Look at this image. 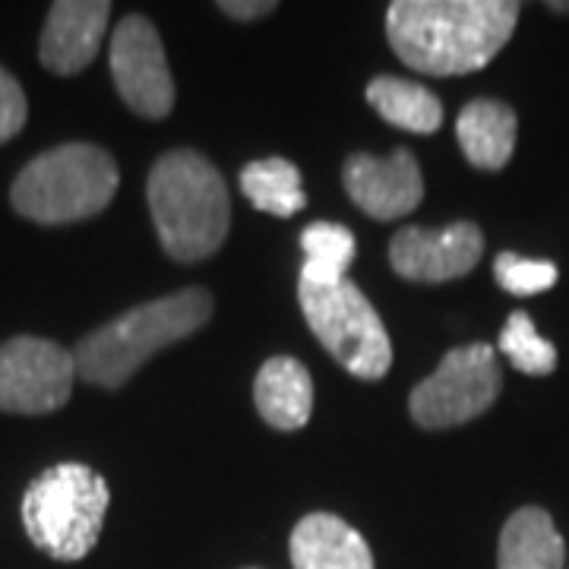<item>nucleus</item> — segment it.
<instances>
[{
	"mask_svg": "<svg viewBox=\"0 0 569 569\" xmlns=\"http://www.w3.org/2000/svg\"><path fill=\"white\" fill-rule=\"evenodd\" d=\"M307 326L320 346L361 380H383L392 367V342L380 313L355 282L298 284Z\"/></svg>",
	"mask_w": 569,
	"mask_h": 569,
	"instance_id": "obj_6",
	"label": "nucleus"
},
{
	"mask_svg": "<svg viewBox=\"0 0 569 569\" xmlns=\"http://www.w3.org/2000/svg\"><path fill=\"white\" fill-rule=\"evenodd\" d=\"M212 317L206 288H183L168 298L133 307L99 326L73 348L77 377L102 389H121L156 351L203 329Z\"/></svg>",
	"mask_w": 569,
	"mask_h": 569,
	"instance_id": "obj_3",
	"label": "nucleus"
},
{
	"mask_svg": "<svg viewBox=\"0 0 569 569\" xmlns=\"http://www.w3.org/2000/svg\"><path fill=\"white\" fill-rule=\"evenodd\" d=\"M493 279L509 295L529 298V295H541V291L553 288L560 272H557V263H550V260H529L519 253H500L493 260Z\"/></svg>",
	"mask_w": 569,
	"mask_h": 569,
	"instance_id": "obj_21",
	"label": "nucleus"
},
{
	"mask_svg": "<svg viewBox=\"0 0 569 569\" xmlns=\"http://www.w3.org/2000/svg\"><path fill=\"white\" fill-rule=\"evenodd\" d=\"M301 250H305L301 282L336 284L346 279V269L358 253V241L346 224L313 222L301 234Z\"/></svg>",
	"mask_w": 569,
	"mask_h": 569,
	"instance_id": "obj_19",
	"label": "nucleus"
},
{
	"mask_svg": "<svg viewBox=\"0 0 569 569\" xmlns=\"http://www.w3.org/2000/svg\"><path fill=\"white\" fill-rule=\"evenodd\" d=\"M553 13H569V3H548Z\"/></svg>",
	"mask_w": 569,
	"mask_h": 569,
	"instance_id": "obj_24",
	"label": "nucleus"
},
{
	"mask_svg": "<svg viewBox=\"0 0 569 569\" xmlns=\"http://www.w3.org/2000/svg\"><path fill=\"white\" fill-rule=\"evenodd\" d=\"M108 503L111 490L96 468L61 462L44 468L22 493V529L51 560L77 563L99 545Z\"/></svg>",
	"mask_w": 569,
	"mask_h": 569,
	"instance_id": "obj_5",
	"label": "nucleus"
},
{
	"mask_svg": "<svg viewBox=\"0 0 569 569\" xmlns=\"http://www.w3.org/2000/svg\"><path fill=\"white\" fill-rule=\"evenodd\" d=\"M111 20L108 0H58L41 29L39 58L58 77H77L96 61Z\"/></svg>",
	"mask_w": 569,
	"mask_h": 569,
	"instance_id": "obj_12",
	"label": "nucleus"
},
{
	"mask_svg": "<svg viewBox=\"0 0 569 569\" xmlns=\"http://www.w3.org/2000/svg\"><path fill=\"white\" fill-rule=\"evenodd\" d=\"M219 10L231 20H260L276 10V3L272 0H222Z\"/></svg>",
	"mask_w": 569,
	"mask_h": 569,
	"instance_id": "obj_23",
	"label": "nucleus"
},
{
	"mask_svg": "<svg viewBox=\"0 0 569 569\" xmlns=\"http://www.w3.org/2000/svg\"><path fill=\"white\" fill-rule=\"evenodd\" d=\"M77 380L73 351L51 339L17 336L0 346V411L48 415L70 402Z\"/></svg>",
	"mask_w": 569,
	"mask_h": 569,
	"instance_id": "obj_8",
	"label": "nucleus"
},
{
	"mask_svg": "<svg viewBox=\"0 0 569 569\" xmlns=\"http://www.w3.org/2000/svg\"><path fill=\"white\" fill-rule=\"evenodd\" d=\"M108 63L118 96L130 111L159 121L174 108V80L168 70L162 39L146 17L133 13L118 22L108 48Z\"/></svg>",
	"mask_w": 569,
	"mask_h": 569,
	"instance_id": "obj_9",
	"label": "nucleus"
},
{
	"mask_svg": "<svg viewBox=\"0 0 569 569\" xmlns=\"http://www.w3.org/2000/svg\"><path fill=\"white\" fill-rule=\"evenodd\" d=\"M485 253V234L475 222L447 228L408 224L389 244V263L408 282H452L468 276Z\"/></svg>",
	"mask_w": 569,
	"mask_h": 569,
	"instance_id": "obj_10",
	"label": "nucleus"
},
{
	"mask_svg": "<svg viewBox=\"0 0 569 569\" xmlns=\"http://www.w3.org/2000/svg\"><path fill=\"white\" fill-rule=\"evenodd\" d=\"M519 121L509 104L497 99H475L462 108L456 121V137L475 168L500 171L512 159Z\"/></svg>",
	"mask_w": 569,
	"mask_h": 569,
	"instance_id": "obj_16",
	"label": "nucleus"
},
{
	"mask_svg": "<svg viewBox=\"0 0 569 569\" xmlns=\"http://www.w3.org/2000/svg\"><path fill=\"white\" fill-rule=\"evenodd\" d=\"M26 118H29L26 92L17 77L0 67V142L13 140L26 127Z\"/></svg>",
	"mask_w": 569,
	"mask_h": 569,
	"instance_id": "obj_22",
	"label": "nucleus"
},
{
	"mask_svg": "<svg viewBox=\"0 0 569 569\" xmlns=\"http://www.w3.org/2000/svg\"><path fill=\"white\" fill-rule=\"evenodd\" d=\"M241 190L260 212L276 216V219H291L307 206L301 171H298V164H291L288 159L250 162L241 171Z\"/></svg>",
	"mask_w": 569,
	"mask_h": 569,
	"instance_id": "obj_18",
	"label": "nucleus"
},
{
	"mask_svg": "<svg viewBox=\"0 0 569 569\" xmlns=\"http://www.w3.org/2000/svg\"><path fill=\"white\" fill-rule=\"evenodd\" d=\"M500 351L509 358V365L531 377H548L557 367V348L535 329L526 310L509 313L507 326L500 332Z\"/></svg>",
	"mask_w": 569,
	"mask_h": 569,
	"instance_id": "obj_20",
	"label": "nucleus"
},
{
	"mask_svg": "<svg viewBox=\"0 0 569 569\" xmlns=\"http://www.w3.org/2000/svg\"><path fill=\"white\" fill-rule=\"evenodd\" d=\"M118 183L111 152L92 142H63L22 168L10 187V203L29 222H82L108 209Z\"/></svg>",
	"mask_w": 569,
	"mask_h": 569,
	"instance_id": "obj_4",
	"label": "nucleus"
},
{
	"mask_svg": "<svg viewBox=\"0 0 569 569\" xmlns=\"http://www.w3.org/2000/svg\"><path fill=\"white\" fill-rule=\"evenodd\" d=\"M346 190L351 203L370 219L392 222L415 212L425 200V178L421 164L408 152L396 149L389 159H377L358 152L346 162Z\"/></svg>",
	"mask_w": 569,
	"mask_h": 569,
	"instance_id": "obj_11",
	"label": "nucleus"
},
{
	"mask_svg": "<svg viewBox=\"0 0 569 569\" xmlns=\"http://www.w3.org/2000/svg\"><path fill=\"white\" fill-rule=\"evenodd\" d=\"M247 569H257V567H247Z\"/></svg>",
	"mask_w": 569,
	"mask_h": 569,
	"instance_id": "obj_25",
	"label": "nucleus"
},
{
	"mask_svg": "<svg viewBox=\"0 0 569 569\" xmlns=\"http://www.w3.org/2000/svg\"><path fill=\"white\" fill-rule=\"evenodd\" d=\"M503 389L497 351L488 342L452 348L440 367L411 389V418L427 430L459 427L488 411Z\"/></svg>",
	"mask_w": 569,
	"mask_h": 569,
	"instance_id": "obj_7",
	"label": "nucleus"
},
{
	"mask_svg": "<svg viewBox=\"0 0 569 569\" xmlns=\"http://www.w3.org/2000/svg\"><path fill=\"white\" fill-rule=\"evenodd\" d=\"M516 0H396L387 10L392 51L427 77L485 70L512 39Z\"/></svg>",
	"mask_w": 569,
	"mask_h": 569,
	"instance_id": "obj_1",
	"label": "nucleus"
},
{
	"mask_svg": "<svg viewBox=\"0 0 569 569\" xmlns=\"http://www.w3.org/2000/svg\"><path fill=\"white\" fill-rule=\"evenodd\" d=\"M567 545L550 512L541 507L516 509L500 531L497 569H563Z\"/></svg>",
	"mask_w": 569,
	"mask_h": 569,
	"instance_id": "obj_15",
	"label": "nucleus"
},
{
	"mask_svg": "<svg viewBox=\"0 0 569 569\" xmlns=\"http://www.w3.org/2000/svg\"><path fill=\"white\" fill-rule=\"evenodd\" d=\"M253 402L266 425L276 430H301L313 411V380L295 358H269L253 383Z\"/></svg>",
	"mask_w": 569,
	"mask_h": 569,
	"instance_id": "obj_14",
	"label": "nucleus"
},
{
	"mask_svg": "<svg viewBox=\"0 0 569 569\" xmlns=\"http://www.w3.org/2000/svg\"><path fill=\"white\" fill-rule=\"evenodd\" d=\"M367 102L392 127L408 133H437L443 127V104L421 82L377 77L367 86Z\"/></svg>",
	"mask_w": 569,
	"mask_h": 569,
	"instance_id": "obj_17",
	"label": "nucleus"
},
{
	"mask_svg": "<svg viewBox=\"0 0 569 569\" xmlns=\"http://www.w3.org/2000/svg\"><path fill=\"white\" fill-rule=\"evenodd\" d=\"M146 200L164 253L178 263H200L222 247L231 200L219 168L193 149L164 152L146 181Z\"/></svg>",
	"mask_w": 569,
	"mask_h": 569,
	"instance_id": "obj_2",
	"label": "nucleus"
},
{
	"mask_svg": "<svg viewBox=\"0 0 569 569\" xmlns=\"http://www.w3.org/2000/svg\"><path fill=\"white\" fill-rule=\"evenodd\" d=\"M295 569H373L365 535L332 512H310L291 531Z\"/></svg>",
	"mask_w": 569,
	"mask_h": 569,
	"instance_id": "obj_13",
	"label": "nucleus"
}]
</instances>
